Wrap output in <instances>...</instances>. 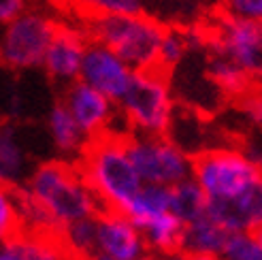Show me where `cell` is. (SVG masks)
I'll list each match as a JSON object with an SVG mask.
<instances>
[{"label":"cell","instance_id":"obj_1","mask_svg":"<svg viewBox=\"0 0 262 260\" xmlns=\"http://www.w3.org/2000/svg\"><path fill=\"white\" fill-rule=\"evenodd\" d=\"M19 201L24 232L62 235L69 226L104 211L79 166L60 158H43L34 166Z\"/></svg>","mask_w":262,"mask_h":260},{"label":"cell","instance_id":"obj_2","mask_svg":"<svg viewBox=\"0 0 262 260\" xmlns=\"http://www.w3.org/2000/svg\"><path fill=\"white\" fill-rule=\"evenodd\" d=\"M77 166L102 209L109 211H124L145 186L128 154L126 137L120 135H104L90 141Z\"/></svg>","mask_w":262,"mask_h":260},{"label":"cell","instance_id":"obj_3","mask_svg":"<svg viewBox=\"0 0 262 260\" xmlns=\"http://www.w3.org/2000/svg\"><path fill=\"white\" fill-rule=\"evenodd\" d=\"M83 30L88 32L90 41L109 47L135 71L158 69V56L166 26L145 13L88 17Z\"/></svg>","mask_w":262,"mask_h":260},{"label":"cell","instance_id":"obj_4","mask_svg":"<svg viewBox=\"0 0 262 260\" xmlns=\"http://www.w3.org/2000/svg\"><path fill=\"white\" fill-rule=\"evenodd\" d=\"M177 96L171 75L158 69L137 71L135 79L117 102L130 135L166 137L177 111Z\"/></svg>","mask_w":262,"mask_h":260},{"label":"cell","instance_id":"obj_5","mask_svg":"<svg viewBox=\"0 0 262 260\" xmlns=\"http://www.w3.org/2000/svg\"><path fill=\"white\" fill-rule=\"evenodd\" d=\"M60 21L41 9H28L0 28V67L13 73L41 71Z\"/></svg>","mask_w":262,"mask_h":260},{"label":"cell","instance_id":"obj_6","mask_svg":"<svg viewBox=\"0 0 262 260\" xmlns=\"http://www.w3.org/2000/svg\"><path fill=\"white\" fill-rule=\"evenodd\" d=\"M262 175V168L243 147L213 145L194 156L192 179L209 201H228L245 192Z\"/></svg>","mask_w":262,"mask_h":260},{"label":"cell","instance_id":"obj_7","mask_svg":"<svg viewBox=\"0 0 262 260\" xmlns=\"http://www.w3.org/2000/svg\"><path fill=\"white\" fill-rule=\"evenodd\" d=\"M126 145L143 184L173 188L192 179L194 158L168 137L128 135Z\"/></svg>","mask_w":262,"mask_h":260},{"label":"cell","instance_id":"obj_8","mask_svg":"<svg viewBox=\"0 0 262 260\" xmlns=\"http://www.w3.org/2000/svg\"><path fill=\"white\" fill-rule=\"evenodd\" d=\"M58 100L69 109L73 120L79 124V128L88 135L90 141L104 135L128 137L117 128V122H124L120 109H117V102L100 94L98 90L90 88L88 83L77 81L60 90Z\"/></svg>","mask_w":262,"mask_h":260},{"label":"cell","instance_id":"obj_9","mask_svg":"<svg viewBox=\"0 0 262 260\" xmlns=\"http://www.w3.org/2000/svg\"><path fill=\"white\" fill-rule=\"evenodd\" d=\"M149 254L141 228L122 211L104 209L96 218V241L88 260H143Z\"/></svg>","mask_w":262,"mask_h":260},{"label":"cell","instance_id":"obj_10","mask_svg":"<svg viewBox=\"0 0 262 260\" xmlns=\"http://www.w3.org/2000/svg\"><path fill=\"white\" fill-rule=\"evenodd\" d=\"M88 45H90V36L83 30V26L79 28V26L60 24L43 60L41 67L43 77L58 90L77 83L81 79Z\"/></svg>","mask_w":262,"mask_h":260},{"label":"cell","instance_id":"obj_11","mask_svg":"<svg viewBox=\"0 0 262 260\" xmlns=\"http://www.w3.org/2000/svg\"><path fill=\"white\" fill-rule=\"evenodd\" d=\"M135 73L137 71L126 60L117 56L115 51L104 47L102 43L90 41L79 81L98 90L100 94L109 96L113 102H120L130 83H133Z\"/></svg>","mask_w":262,"mask_h":260},{"label":"cell","instance_id":"obj_12","mask_svg":"<svg viewBox=\"0 0 262 260\" xmlns=\"http://www.w3.org/2000/svg\"><path fill=\"white\" fill-rule=\"evenodd\" d=\"M38 162L24 128L17 122L0 120V186L21 190Z\"/></svg>","mask_w":262,"mask_h":260},{"label":"cell","instance_id":"obj_13","mask_svg":"<svg viewBox=\"0 0 262 260\" xmlns=\"http://www.w3.org/2000/svg\"><path fill=\"white\" fill-rule=\"evenodd\" d=\"M207 215L228 232H258L262 228V175L228 201H209Z\"/></svg>","mask_w":262,"mask_h":260},{"label":"cell","instance_id":"obj_14","mask_svg":"<svg viewBox=\"0 0 262 260\" xmlns=\"http://www.w3.org/2000/svg\"><path fill=\"white\" fill-rule=\"evenodd\" d=\"M43 133L47 137L51 151H54V158L73 164L81 160V156L90 145L88 135L79 128V124L73 120L69 109L58 98L51 102V107L43 115Z\"/></svg>","mask_w":262,"mask_h":260},{"label":"cell","instance_id":"obj_15","mask_svg":"<svg viewBox=\"0 0 262 260\" xmlns=\"http://www.w3.org/2000/svg\"><path fill=\"white\" fill-rule=\"evenodd\" d=\"M203 60H205V71L209 75V79L217 85V90L226 98L241 100L254 85H258L241 64H237L224 51L213 49L205 43H203Z\"/></svg>","mask_w":262,"mask_h":260},{"label":"cell","instance_id":"obj_16","mask_svg":"<svg viewBox=\"0 0 262 260\" xmlns=\"http://www.w3.org/2000/svg\"><path fill=\"white\" fill-rule=\"evenodd\" d=\"M230 232L224 230L209 215L186 226L181 252L188 256H222Z\"/></svg>","mask_w":262,"mask_h":260},{"label":"cell","instance_id":"obj_17","mask_svg":"<svg viewBox=\"0 0 262 260\" xmlns=\"http://www.w3.org/2000/svg\"><path fill=\"white\" fill-rule=\"evenodd\" d=\"M141 232L145 237V243L149 252L171 256L175 252H181L183 243V232H186V224L173 213H164L149 220L147 224L141 226Z\"/></svg>","mask_w":262,"mask_h":260},{"label":"cell","instance_id":"obj_18","mask_svg":"<svg viewBox=\"0 0 262 260\" xmlns=\"http://www.w3.org/2000/svg\"><path fill=\"white\" fill-rule=\"evenodd\" d=\"M122 213H126L139 228L154 218L171 213V188L145 184Z\"/></svg>","mask_w":262,"mask_h":260},{"label":"cell","instance_id":"obj_19","mask_svg":"<svg viewBox=\"0 0 262 260\" xmlns=\"http://www.w3.org/2000/svg\"><path fill=\"white\" fill-rule=\"evenodd\" d=\"M19 260H67L69 252L64 248L60 235L47 232H21L11 241Z\"/></svg>","mask_w":262,"mask_h":260},{"label":"cell","instance_id":"obj_20","mask_svg":"<svg viewBox=\"0 0 262 260\" xmlns=\"http://www.w3.org/2000/svg\"><path fill=\"white\" fill-rule=\"evenodd\" d=\"M209 199L194 179L183 181L171 188V213L177 215L183 224H192L207 215Z\"/></svg>","mask_w":262,"mask_h":260},{"label":"cell","instance_id":"obj_21","mask_svg":"<svg viewBox=\"0 0 262 260\" xmlns=\"http://www.w3.org/2000/svg\"><path fill=\"white\" fill-rule=\"evenodd\" d=\"M24 232L19 190L0 186V243L15 241Z\"/></svg>","mask_w":262,"mask_h":260},{"label":"cell","instance_id":"obj_22","mask_svg":"<svg viewBox=\"0 0 262 260\" xmlns=\"http://www.w3.org/2000/svg\"><path fill=\"white\" fill-rule=\"evenodd\" d=\"M100 215V213H98ZM96 215V218H98ZM96 218L81 220L60 235L64 248L71 256H79V258H90L92 250H94V241H96Z\"/></svg>","mask_w":262,"mask_h":260},{"label":"cell","instance_id":"obj_23","mask_svg":"<svg viewBox=\"0 0 262 260\" xmlns=\"http://www.w3.org/2000/svg\"><path fill=\"white\" fill-rule=\"evenodd\" d=\"M222 256L226 260H262V245L256 232H230Z\"/></svg>","mask_w":262,"mask_h":260},{"label":"cell","instance_id":"obj_24","mask_svg":"<svg viewBox=\"0 0 262 260\" xmlns=\"http://www.w3.org/2000/svg\"><path fill=\"white\" fill-rule=\"evenodd\" d=\"M88 17H100V15H135L143 13L141 0H75Z\"/></svg>","mask_w":262,"mask_h":260},{"label":"cell","instance_id":"obj_25","mask_svg":"<svg viewBox=\"0 0 262 260\" xmlns=\"http://www.w3.org/2000/svg\"><path fill=\"white\" fill-rule=\"evenodd\" d=\"M239 102V109L245 115V120L250 122L254 128H258L262 133V85H254Z\"/></svg>","mask_w":262,"mask_h":260},{"label":"cell","instance_id":"obj_26","mask_svg":"<svg viewBox=\"0 0 262 260\" xmlns=\"http://www.w3.org/2000/svg\"><path fill=\"white\" fill-rule=\"evenodd\" d=\"M224 11L237 19L262 24V0H228Z\"/></svg>","mask_w":262,"mask_h":260},{"label":"cell","instance_id":"obj_27","mask_svg":"<svg viewBox=\"0 0 262 260\" xmlns=\"http://www.w3.org/2000/svg\"><path fill=\"white\" fill-rule=\"evenodd\" d=\"M28 11V0H0V28Z\"/></svg>","mask_w":262,"mask_h":260},{"label":"cell","instance_id":"obj_28","mask_svg":"<svg viewBox=\"0 0 262 260\" xmlns=\"http://www.w3.org/2000/svg\"><path fill=\"white\" fill-rule=\"evenodd\" d=\"M0 260H19L13 243H0Z\"/></svg>","mask_w":262,"mask_h":260},{"label":"cell","instance_id":"obj_29","mask_svg":"<svg viewBox=\"0 0 262 260\" xmlns=\"http://www.w3.org/2000/svg\"><path fill=\"white\" fill-rule=\"evenodd\" d=\"M190 260H226L224 256H190Z\"/></svg>","mask_w":262,"mask_h":260},{"label":"cell","instance_id":"obj_30","mask_svg":"<svg viewBox=\"0 0 262 260\" xmlns=\"http://www.w3.org/2000/svg\"><path fill=\"white\" fill-rule=\"evenodd\" d=\"M143 260H168L166 256H162V254H154V252H149L145 258H143Z\"/></svg>","mask_w":262,"mask_h":260},{"label":"cell","instance_id":"obj_31","mask_svg":"<svg viewBox=\"0 0 262 260\" xmlns=\"http://www.w3.org/2000/svg\"><path fill=\"white\" fill-rule=\"evenodd\" d=\"M67 260H88V258H79V256H71V254H69Z\"/></svg>","mask_w":262,"mask_h":260},{"label":"cell","instance_id":"obj_32","mask_svg":"<svg viewBox=\"0 0 262 260\" xmlns=\"http://www.w3.org/2000/svg\"><path fill=\"white\" fill-rule=\"evenodd\" d=\"M256 237H258V241H260V245H262V228L256 232Z\"/></svg>","mask_w":262,"mask_h":260},{"label":"cell","instance_id":"obj_33","mask_svg":"<svg viewBox=\"0 0 262 260\" xmlns=\"http://www.w3.org/2000/svg\"><path fill=\"white\" fill-rule=\"evenodd\" d=\"M222 3H228V0H222Z\"/></svg>","mask_w":262,"mask_h":260}]
</instances>
